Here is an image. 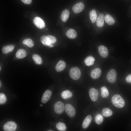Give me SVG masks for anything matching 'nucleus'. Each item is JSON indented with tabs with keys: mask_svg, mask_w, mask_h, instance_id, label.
<instances>
[{
	"mask_svg": "<svg viewBox=\"0 0 131 131\" xmlns=\"http://www.w3.org/2000/svg\"><path fill=\"white\" fill-rule=\"evenodd\" d=\"M111 101L113 104L117 107L121 108L124 106V101L119 95L116 94L113 95Z\"/></svg>",
	"mask_w": 131,
	"mask_h": 131,
	"instance_id": "1",
	"label": "nucleus"
},
{
	"mask_svg": "<svg viewBox=\"0 0 131 131\" xmlns=\"http://www.w3.org/2000/svg\"><path fill=\"white\" fill-rule=\"evenodd\" d=\"M69 74L70 77L73 80H78L80 78L81 71L80 69L76 67H72L69 71Z\"/></svg>",
	"mask_w": 131,
	"mask_h": 131,
	"instance_id": "2",
	"label": "nucleus"
},
{
	"mask_svg": "<svg viewBox=\"0 0 131 131\" xmlns=\"http://www.w3.org/2000/svg\"><path fill=\"white\" fill-rule=\"evenodd\" d=\"M117 74L116 71L114 69H111L108 72L106 78L107 81L110 83H115L116 79Z\"/></svg>",
	"mask_w": 131,
	"mask_h": 131,
	"instance_id": "3",
	"label": "nucleus"
},
{
	"mask_svg": "<svg viewBox=\"0 0 131 131\" xmlns=\"http://www.w3.org/2000/svg\"><path fill=\"white\" fill-rule=\"evenodd\" d=\"M65 109V105L61 101H58L56 102L54 106V109L56 113L58 114L62 113Z\"/></svg>",
	"mask_w": 131,
	"mask_h": 131,
	"instance_id": "4",
	"label": "nucleus"
},
{
	"mask_svg": "<svg viewBox=\"0 0 131 131\" xmlns=\"http://www.w3.org/2000/svg\"><path fill=\"white\" fill-rule=\"evenodd\" d=\"M17 127V125L15 122L10 121L6 123L3 128L5 131H14L16 129Z\"/></svg>",
	"mask_w": 131,
	"mask_h": 131,
	"instance_id": "5",
	"label": "nucleus"
},
{
	"mask_svg": "<svg viewBox=\"0 0 131 131\" xmlns=\"http://www.w3.org/2000/svg\"><path fill=\"white\" fill-rule=\"evenodd\" d=\"M65 109L66 113L69 117H72L75 115V110L71 104H66L65 107Z\"/></svg>",
	"mask_w": 131,
	"mask_h": 131,
	"instance_id": "6",
	"label": "nucleus"
},
{
	"mask_svg": "<svg viewBox=\"0 0 131 131\" xmlns=\"http://www.w3.org/2000/svg\"><path fill=\"white\" fill-rule=\"evenodd\" d=\"M83 3L80 2L74 5L72 8L73 12L75 13H78L82 11L84 8Z\"/></svg>",
	"mask_w": 131,
	"mask_h": 131,
	"instance_id": "7",
	"label": "nucleus"
},
{
	"mask_svg": "<svg viewBox=\"0 0 131 131\" xmlns=\"http://www.w3.org/2000/svg\"><path fill=\"white\" fill-rule=\"evenodd\" d=\"M33 22L36 26L39 29H42L45 26L43 21L39 17H36L34 18L33 20Z\"/></svg>",
	"mask_w": 131,
	"mask_h": 131,
	"instance_id": "8",
	"label": "nucleus"
},
{
	"mask_svg": "<svg viewBox=\"0 0 131 131\" xmlns=\"http://www.w3.org/2000/svg\"><path fill=\"white\" fill-rule=\"evenodd\" d=\"M89 94L92 100L94 102L96 101L98 96V90L94 88H91L89 90Z\"/></svg>",
	"mask_w": 131,
	"mask_h": 131,
	"instance_id": "9",
	"label": "nucleus"
},
{
	"mask_svg": "<svg viewBox=\"0 0 131 131\" xmlns=\"http://www.w3.org/2000/svg\"><path fill=\"white\" fill-rule=\"evenodd\" d=\"M98 50L100 56L103 58L107 57L108 54V52L107 48L102 45L99 46Z\"/></svg>",
	"mask_w": 131,
	"mask_h": 131,
	"instance_id": "10",
	"label": "nucleus"
},
{
	"mask_svg": "<svg viewBox=\"0 0 131 131\" xmlns=\"http://www.w3.org/2000/svg\"><path fill=\"white\" fill-rule=\"evenodd\" d=\"M52 95V92L50 90H47L44 93L42 96L41 101L44 104L47 102L50 99Z\"/></svg>",
	"mask_w": 131,
	"mask_h": 131,
	"instance_id": "11",
	"label": "nucleus"
},
{
	"mask_svg": "<svg viewBox=\"0 0 131 131\" xmlns=\"http://www.w3.org/2000/svg\"><path fill=\"white\" fill-rule=\"evenodd\" d=\"M101 70L99 68H96L92 70L90 73V76L93 79H96L98 78L100 76Z\"/></svg>",
	"mask_w": 131,
	"mask_h": 131,
	"instance_id": "12",
	"label": "nucleus"
},
{
	"mask_svg": "<svg viewBox=\"0 0 131 131\" xmlns=\"http://www.w3.org/2000/svg\"><path fill=\"white\" fill-rule=\"evenodd\" d=\"M40 40L41 43L45 46L50 47H53V45L50 42L47 36L46 35L42 36L41 37Z\"/></svg>",
	"mask_w": 131,
	"mask_h": 131,
	"instance_id": "13",
	"label": "nucleus"
},
{
	"mask_svg": "<svg viewBox=\"0 0 131 131\" xmlns=\"http://www.w3.org/2000/svg\"><path fill=\"white\" fill-rule=\"evenodd\" d=\"M66 66V63L63 61L60 60L57 63L55 66V70L57 72L63 71Z\"/></svg>",
	"mask_w": 131,
	"mask_h": 131,
	"instance_id": "14",
	"label": "nucleus"
},
{
	"mask_svg": "<svg viewBox=\"0 0 131 131\" xmlns=\"http://www.w3.org/2000/svg\"><path fill=\"white\" fill-rule=\"evenodd\" d=\"M104 16L103 14H100L96 21L97 25L99 27H102L103 26L104 23Z\"/></svg>",
	"mask_w": 131,
	"mask_h": 131,
	"instance_id": "15",
	"label": "nucleus"
},
{
	"mask_svg": "<svg viewBox=\"0 0 131 131\" xmlns=\"http://www.w3.org/2000/svg\"><path fill=\"white\" fill-rule=\"evenodd\" d=\"M92 119V117L90 115L87 116L84 120L82 123V127L85 129L87 128L90 125Z\"/></svg>",
	"mask_w": 131,
	"mask_h": 131,
	"instance_id": "16",
	"label": "nucleus"
},
{
	"mask_svg": "<svg viewBox=\"0 0 131 131\" xmlns=\"http://www.w3.org/2000/svg\"><path fill=\"white\" fill-rule=\"evenodd\" d=\"M26 55V52L25 50L23 49H18L16 51V57L19 59L24 58Z\"/></svg>",
	"mask_w": 131,
	"mask_h": 131,
	"instance_id": "17",
	"label": "nucleus"
},
{
	"mask_svg": "<svg viewBox=\"0 0 131 131\" xmlns=\"http://www.w3.org/2000/svg\"><path fill=\"white\" fill-rule=\"evenodd\" d=\"M14 46L12 45H8L3 47L2 49V51L4 54L12 52L14 50Z\"/></svg>",
	"mask_w": 131,
	"mask_h": 131,
	"instance_id": "18",
	"label": "nucleus"
},
{
	"mask_svg": "<svg viewBox=\"0 0 131 131\" xmlns=\"http://www.w3.org/2000/svg\"><path fill=\"white\" fill-rule=\"evenodd\" d=\"M69 10L66 9H64L62 12L61 16V20L64 22H66L69 18Z\"/></svg>",
	"mask_w": 131,
	"mask_h": 131,
	"instance_id": "19",
	"label": "nucleus"
},
{
	"mask_svg": "<svg viewBox=\"0 0 131 131\" xmlns=\"http://www.w3.org/2000/svg\"><path fill=\"white\" fill-rule=\"evenodd\" d=\"M66 34L68 38L71 39L75 38L77 36L76 31L72 29H69L66 33Z\"/></svg>",
	"mask_w": 131,
	"mask_h": 131,
	"instance_id": "20",
	"label": "nucleus"
},
{
	"mask_svg": "<svg viewBox=\"0 0 131 131\" xmlns=\"http://www.w3.org/2000/svg\"><path fill=\"white\" fill-rule=\"evenodd\" d=\"M72 92L68 90H66L63 91L61 93V96L64 99H67L71 98L72 96Z\"/></svg>",
	"mask_w": 131,
	"mask_h": 131,
	"instance_id": "21",
	"label": "nucleus"
},
{
	"mask_svg": "<svg viewBox=\"0 0 131 131\" xmlns=\"http://www.w3.org/2000/svg\"><path fill=\"white\" fill-rule=\"evenodd\" d=\"M95 61V58L91 56L87 57L85 59L84 62L86 65L88 66L93 65Z\"/></svg>",
	"mask_w": 131,
	"mask_h": 131,
	"instance_id": "22",
	"label": "nucleus"
},
{
	"mask_svg": "<svg viewBox=\"0 0 131 131\" xmlns=\"http://www.w3.org/2000/svg\"><path fill=\"white\" fill-rule=\"evenodd\" d=\"M106 22L109 25H112L115 23L114 19L110 15H106L104 17Z\"/></svg>",
	"mask_w": 131,
	"mask_h": 131,
	"instance_id": "23",
	"label": "nucleus"
},
{
	"mask_svg": "<svg viewBox=\"0 0 131 131\" xmlns=\"http://www.w3.org/2000/svg\"><path fill=\"white\" fill-rule=\"evenodd\" d=\"M101 113L105 117H109L113 114L112 111L107 108H103L102 111Z\"/></svg>",
	"mask_w": 131,
	"mask_h": 131,
	"instance_id": "24",
	"label": "nucleus"
},
{
	"mask_svg": "<svg viewBox=\"0 0 131 131\" xmlns=\"http://www.w3.org/2000/svg\"><path fill=\"white\" fill-rule=\"evenodd\" d=\"M32 58L35 63L38 65L42 64V61L41 57L37 54H34L32 56Z\"/></svg>",
	"mask_w": 131,
	"mask_h": 131,
	"instance_id": "25",
	"label": "nucleus"
},
{
	"mask_svg": "<svg viewBox=\"0 0 131 131\" xmlns=\"http://www.w3.org/2000/svg\"><path fill=\"white\" fill-rule=\"evenodd\" d=\"M89 14L91 22L92 23H93L96 21L97 17L95 10L94 9L91 10Z\"/></svg>",
	"mask_w": 131,
	"mask_h": 131,
	"instance_id": "26",
	"label": "nucleus"
},
{
	"mask_svg": "<svg viewBox=\"0 0 131 131\" xmlns=\"http://www.w3.org/2000/svg\"><path fill=\"white\" fill-rule=\"evenodd\" d=\"M56 128L59 130L61 131H65L66 127L65 123L61 122H59L56 125Z\"/></svg>",
	"mask_w": 131,
	"mask_h": 131,
	"instance_id": "27",
	"label": "nucleus"
},
{
	"mask_svg": "<svg viewBox=\"0 0 131 131\" xmlns=\"http://www.w3.org/2000/svg\"><path fill=\"white\" fill-rule=\"evenodd\" d=\"M94 120L96 124H100L103 122V117L101 114H98L95 116Z\"/></svg>",
	"mask_w": 131,
	"mask_h": 131,
	"instance_id": "28",
	"label": "nucleus"
},
{
	"mask_svg": "<svg viewBox=\"0 0 131 131\" xmlns=\"http://www.w3.org/2000/svg\"><path fill=\"white\" fill-rule=\"evenodd\" d=\"M23 43L29 47H32L34 45V43L32 40L30 39H26L23 40Z\"/></svg>",
	"mask_w": 131,
	"mask_h": 131,
	"instance_id": "29",
	"label": "nucleus"
},
{
	"mask_svg": "<svg viewBox=\"0 0 131 131\" xmlns=\"http://www.w3.org/2000/svg\"><path fill=\"white\" fill-rule=\"evenodd\" d=\"M101 90L102 97L104 98H107L109 95V92L106 88L103 86L101 88Z\"/></svg>",
	"mask_w": 131,
	"mask_h": 131,
	"instance_id": "30",
	"label": "nucleus"
},
{
	"mask_svg": "<svg viewBox=\"0 0 131 131\" xmlns=\"http://www.w3.org/2000/svg\"><path fill=\"white\" fill-rule=\"evenodd\" d=\"M7 101V98L5 95L3 93L0 94V103L2 104L5 103Z\"/></svg>",
	"mask_w": 131,
	"mask_h": 131,
	"instance_id": "31",
	"label": "nucleus"
},
{
	"mask_svg": "<svg viewBox=\"0 0 131 131\" xmlns=\"http://www.w3.org/2000/svg\"><path fill=\"white\" fill-rule=\"evenodd\" d=\"M47 36L51 43L52 44L56 42V39L55 37L50 35H48Z\"/></svg>",
	"mask_w": 131,
	"mask_h": 131,
	"instance_id": "32",
	"label": "nucleus"
},
{
	"mask_svg": "<svg viewBox=\"0 0 131 131\" xmlns=\"http://www.w3.org/2000/svg\"><path fill=\"white\" fill-rule=\"evenodd\" d=\"M126 80L127 82L131 83V74L128 75L126 77Z\"/></svg>",
	"mask_w": 131,
	"mask_h": 131,
	"instance_id": "33",
	"label": "nucleus"
},
{
	"mask_svg": "<svg viewBox=\"0 0 131 131\" xmlns=\"http://www.w3.org/2000/svg\"><path fill=\"white\" fill-rule=\"evenodd\" d=\"M24 3L26 4H29L31 3L32 0H21Z\"/></svg>",
	"mask_w": 131,
	"mask_h": 131,
	"instance_id": "34",
	"label": "nucleus"
},
{
	"mask_svg": "<svg viewBox=\"0 0 131 131\" xmlns=\"http://www.w3.org/2000/svg\"><path fill=\"white\" fill-rule=\"evenodd\" d=\"M0 87H1V81H0Z\"/></svg>",
	"mask_w": 131,
	"mask_h": 131,
	"instance_id": "35",
	"label": "nucleus"
},
{
	"mask_svg": "<svg viewBox=\"0 0 131 131\" xmlns=\"http://www.w3.org/2000/svg\"><path fill=\"white\" fill-rule=\"evenodd\" d=\"M42 106V104H41L40 105V106Z\"/></svg>",
	"mask_w": 131,
	"mask_h": 131,
	"instance_id": "36",
	"label": "nucleus"
}]
</instances>
